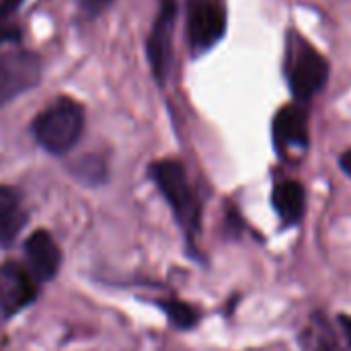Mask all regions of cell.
<instances>
[{"mask_svg":"<svg viewBox=\"0 0 351 351\" xmlns=\"http://www.w3.org/2000/svg\"><path fill=\"white\" fill-rule=\"evenodd\" d=\"M339 167L343 169V173H346L348 177H351V150H348V152H343V154H341V158H339Z\"/></svg>","mask_w":351,"mask_h":351,"instance_id":"cell-17","label":"cell"},{"mask_svg":"<svg viewBox=\"0 0 351 351\" xmlns=\"http://www.w3.org/2000/svg\"><path fill=\"white\" fill-rule=\"evenodd\" d=\"M175 12H177L175 0H160V10L148 37V60L154 76L160 80L167 76L171 64V35H173Z\"/></svg>","mask_w":351,"mask_h":351,"instance_id":"cell-7","label":"cell"},{"mask_svg":"<svg viewBox=\"0 0 351 351\" xmlns=\"http://www.w3.org/2000/svg\"><path fill=\"white\" fill-rule=\"evenodd\" d=\"M105 175V167L99 158L95 156H86L78 162V177L82 181H90V183H99Z\"/></svg>","mask_w":351,"mask_h":351,"instance_id":"cell-13","label":"cell"},{"mask_svg":"<svg viewBox=\"0 0 351 351\" xmlns=\"http://www.w3.org/2000/svg\"><path fill=\"white\" fill-rule=\"evenodd\" d=\"M109 2H111V0H82V6H84V10H86L90 16H95V14H101L103 8L109 6Z\"/></svg>","mask_w":351,"mask_h":351,"instance_id":"cell-14","label":"cell"},{"mask_svg":"<svg viewBox=\"0 0 351 351\" xmlns=\"http://www.w3.org/2000/svg\"><path fill=\"white\" fill-rule=\"evenodd\" d=\"M274 138L280 148H306L308 125L304 113L294 105L280 109V113L274 119Z\"/></svg>","mask_w":351,"mask_h":351,"instance_id":"cell-9","label":"cell"},{"mask_svg":"<svg viewBox=\"0 0 351 351\" xmlns=\"http://www.w3.org/2000/svg\"><path fill=\"white\" fill-rule=\"evenodd\" d=\"M27 224V212L23 208L16 189L0 185V245H10Z\"/></svg>","mask_w":351,"mask_h":351,"instance_id":"cell-10","label":"cell"},{"mask_svg":"<svg viewBox=\"0 0 351 351\" xmlns=\"http://www.w3.org/2000/svg\"><path fill=\"white\" fill-rule=\"evenodd\" d=\"M290 90L300 101H311L329 80V62L311 45L300 47L288 72Z\"/></svg>","mask_w":351,"mask_h":351,"instance_id":"cell-5","label":"cell"},{"mask_svg":"<svg viewBox=\"0 0 351 351\" xmlns=\"http://www.w3.org/2000/svg\"><path fill=\"white\" fill-rule=\"evenodd\" d=\"M339 327H341V331H343V335H346V341L350 343L351 348V317L341 315V317H339Z\"/></svg>","mask_w":351,"mask_h":351,"instance_id":"cell-16","label":"cell"},{"mask_svg":"<svg viewBox=\"0 0 351 351\" xmlns=\"http://www.w3.org/2000/svg\"><path fill=\"white\" fill-rule=\"evenodd\" d=\"M160 306H162V311L167 313L169 321H171L177 329H183V331H185V329H191V327H195L197 321H199L197 311H195L193 306L185 304V302L167 300V302H162Z\"/></svg>","mask_w":351,"mask_h":351,"instance_id":"cell-12","label":"cell"},{"mask_svg":"<svg viewBox=\"0 0 351 351\" xmlns=\"http://www.w3.org/2000/svg\"><path fill=\"white\" fill-rule=\"evenodd\" d=\"M226 31V8L222 0H189L187 37L195 53L212 49Z\"/></svg>","mask_w":351,"mask_h":351,"instance_id":"cell-4","label":"cell"},{"mask_svg":"<svg viewBox=\"0 0 351 351\" xmlns=\"http://www.w3.org/2000/svg\"><path fill=\"white\" fill-rule=\"evenodd\" d=\"M150 173L179 222L187 228H195L199 220V206L191 191L183 165L177 160H158L152 165Z\"/></svg>","mask_w":351,"mask_h":351,"instance_id":"cell-2","label":"cell"},{"mask_svg":"<svg viewBox=\"0 0 351 351\" xmlns=\"http://www.w3.org/2000/svg\"><path fill=\"white\" fill-rule=\"evenodd\" d=\"M21 2H23V0H0V25L6 23L8 14L14 12V10L19 8Z\"/></svg>","mask_w":351,"mask_h":351,"instance_id":"cell-15","label":"cell"},{"mask_svg":"<svg viewBox=\"0 0 351 351\" xmlns=\"http://www.w3.org/2000/svg\"><path fill=\"white\" fill-rule=\"evenodd\" d=\"M37 296V282L27 267L19 263H4L0 267V315L4 319L19 315Z\"/></svg>","mask_w":351,"mask_h":351,"instance_id":"cell-6","label":"cell"},{"mask_svg":"<svg viewBox=\"0 0 351 351\" xmlns=\"http://www.w3.org/2000/svg\"><path fill=\"white\" fill-rule=\"evenodd\" d=\"M25 259H27L29 274L39 284L51 280L58 274L62 263V253L49 232L37 230L25 243Z\"/></svg>","mask_w":351,"mask_h":351,"instance_id":"cell-8","label":"cell"},{"mask_svg":"<svg viewBox=\"0 0 351 351\" xmlns=\"http://www.w3.org/2000/svg\"><path fill=\"white\" fill-rule=\"evenodd\" d=\"M304 187L298 181H282L271 193V204L280 218L288 224H296L304 216Z\"/></svg>","mask_w":351,"mask_h":351,"instance_id":"cell-11","label":"cell"},{"mask_svg":"<svg viewBox=\"0 0 351 351\" xmlns=\"http://www.w3.org/2000/svg\"><path fill=\"white\" fill-rule=\"evenodd\" d=\"M41 78V62L33 51L0 49V105H6L31 90Z\"/></svg>","mask_w":351,"mask_h":351,"instance_id":"cell-3","label":"cell"},{"mask_svg":"<svg viewBox=\"0 0 351 351\" xmlns=\"http://www.w3.org/2000/svg\"><path fill=\"white\" fill-rule=\"evenodd\" d=\"M82 128V107L76 101L62 97L37 115L33 121V136L49 154H66L78 142Z\"/></svg>","mask_w":351,"mask_h":351,"instance_id":"cell-1","label":"cell"}]
</instances>
